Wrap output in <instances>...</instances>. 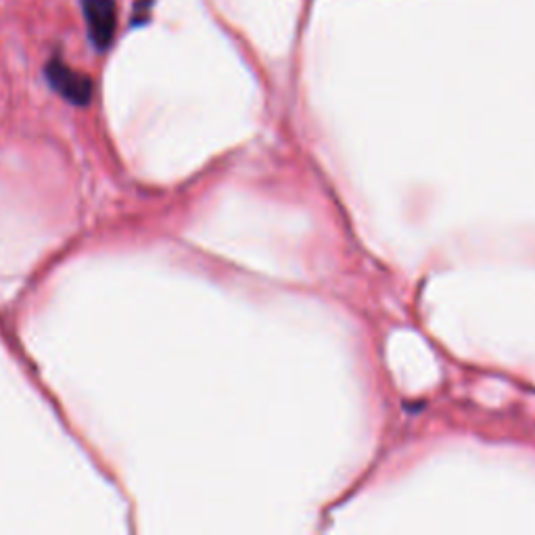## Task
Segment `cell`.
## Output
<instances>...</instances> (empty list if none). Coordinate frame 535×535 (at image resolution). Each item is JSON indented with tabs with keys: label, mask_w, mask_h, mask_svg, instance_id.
<instances>
[{
	"label": "cell",
	"mask_w": 535,
	"mask_h": 535,
	"mask_svg": "<svg viewBox=\"0 0 535 535\" xmlns=\"http://www.w3.org/2000/svg\"><path fill=\"white\" fill-rule=\"evenodd\" d=\"M86 26H88V38L95 44L97 51H107L115 28H118V7H115V0H80Z\"/></svg>",
	"instance_id": "obj_2"
},
{
	"label": "cell",
	"mask_w": 535,
	"mask_h": 535,
	"mask_svg": "<svg viewBox=\"0 0 535 535\" xmlns=\"http://www.w3.org/2000/svg\"><path fill=\"white\" fill-rule=\"evenodd\" d=\"M151 5H153V0H136L134 13H132V26H141V23H145L149 19Z\"/></svg>",
	"instance_id": "obj_3"
},
{
	"label": "cell",
	"mask_w": 535,
	"mask_h": 535,
	"mask_svg": "<svg viewBox=\"0 0 535 535\" xmlns=\"http://www.w3.org/2000/svg\"><path fill=\"white\" fill-rule=\"evenodd\" d=\"M44 78L49 86L63 97L67 103L76 107H86L92 101V80L86 74L76 72L61 59H51L44 65Z\"/></svg>",
	"instance_id": "obj_1"
}]
</instances>
